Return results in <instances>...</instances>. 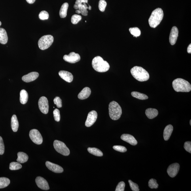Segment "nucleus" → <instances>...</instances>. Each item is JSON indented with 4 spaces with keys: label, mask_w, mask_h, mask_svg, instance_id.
Listing matches in <instances>:
<instances>
[{
    "label": "nucleus",
    "mask_w": 191,
    "mask_h": 191,
    "mask_svg": "<svg viewBox=\"0 0 191 191\" xmlns=\"http://www.w3.org/2000/svg\"><path fill=\"white\" fill-rule=\"evenodd\" d=\"M37 186L42 190H47L50 189L48 184L46 180L41 177H38L36 179Z\"/></svg>",
    "instance_id": "13"
},
{
    "label": "nucleus",
    "mask_w": 191,
    "mask_h": 191,
    "mask_svg": "<svg viewBox=\"0 0 191 191\" xmlns=\"http://www.w3.org/2000/svg\"><path fill=\"white\" fill-rule=\"evenodd\" d=\"M69 7V5L67 2H65L62 4L59 12L60 16L61 18H64L66 17Z\"/></svg>",
    "instance_id": "26"
},
{
    "label": "nucleus",
    "mask_w": 191,
    "mask_h": 191,
    "mask_svg": "<svg viewBox=\"0 0 191 191\" xmlns=\"http://www.w3.org/2000/svg\"><path fill=\"white\" fill-rule=\"evenodd\" d=\"M89 7H88V9L90 10H91V6H90V5H89Z\"/></svg>",
    "instance_id": "46"
},
{
    "label": "nucleus",
    "mask_w": 191,
    "mask_h": 191,
    "mask_svg": "<svg viewBox=\"0 0 191 191\" xmlns=\"http://www.w3.org/2000/svg\"><path fill=\"white\" fill-rule=\"evenodd\" d=\"M172 87L175 91L177 92H189L191 90L190 83L182 78H177L173 80Z\"/></svg>",
    "instance_id": "2"
},
{
    "label": "nucleus",
    "mask_w": 191,
    "mask_h": 191,
    "mask_svg": "<svg viewBox=\"0 0 191 191\" xmlns=\"http://www.w3.org/2000/svg\"><path fill=\"white\" fill-rule=\"evenodd\" d=\"M19 123L17 117L16 115H12L11 119V129L14 132H16L18 130Z\"/></svg>",
    "instance_id": "23"
},
{
    "label": "nucleus",
    "mask_w": 191,
    "mask_h": 191,
    "mask_svg": "<svg viewBox=\"0 0 191 191\" xmlns=\"http://www.w3.org/2000/svg\"><path fill=\"white\" fill-rule=\"evenodd\" d=\"M125 184L124 182H121L118 183L115 189V191H124Z\"/></svg>",
    "instance_id": "39"
},
{
    "label": "nucleus",
    "mask_w": 191,
    "mask_h": 191,
    "mask_svg": "<svg viewBox=\"0 0 191 191\" xmlns=\"http://www.w3.org/2000/svg\"><path fill=\"white\" fill-rule=\"evenodd\" d=\"M190 125H191V120H190Z\"/></svg>",
    "instance_id": "48"
},
{
    "label": "nucleus",
    "mask_w": 191,
    "mask_h": 191,
    "mask_svg": "<svg viewBox=\"0 0 191 191\" xmlns=\"http://www.w3.org/2000/svg\"><path fill=\"white\" fill-rule=\"evenodd\" d=\"M187 52L189 54L191 53V44H190L187 48Z\"/></svg>",
    "instance_id": "44"
},
{
    "label": "nucleus",
    "mask_w": 191,
    "mask_h": 191,
    "mask_svg": "<svg viewBox=\"0 0 191 191\" xmlns=\"http://www.w3.org/2000/svg\"><path fill=\"white\" fill-rule=\"evenodd\" d=\"M107 2L104 0H100L99 2V8L100 11L104 12L107 6Z\"/></svg>",
    "instance_id": "35"
},
{
    "label": "nucleus",
    "mask_w": 191,
    "mask_h": 191,
    "mask_svg": "<svg viewBox=\"0 0 191 191\" xmlns=\"http://www.w3.org/2000/svg\"><path fill=\"white\" fill-rule=\"evenodd\" d=\"M184 148L188 152L191 153V142L190 141L186 142L184 143Z\"/></svg>",
    "instance_id": "42"
},
{
    "label": "nucleus",
    "mask_w": 191,
    "mask_h": 191,
    "mask_svg": "<svg viewBox=\"0 0 191 191\" xmlns=\"http://www.w3.org/2000/svg\"><path fill=\"white\" fill-rule=\"evenodd\" d=\"M26 1L30 4H32L34 3L36 0H26Z\"/></svg>",
    "instance_id": "43"
},
{
    "label": "nucleus",
    "mask_w": 191,
    "mask_h": 191,
    "mask_svg": "<svg viewBox=\"0 0 191 191\" xmlns=\"http://www.w3.org/2000/svg\"><path fill=\"white\" fill-rule=\"evenodd\" d=\"M1 24H2V22H1V21H0V26H1Z\"/></svg>",
    "instance_id": "47"
},
{
    "label": "nucleus",
    "mask_w": 191,
    "mask_h": 191,
    "mask_svg": "<svg viewBox=\"0 0 191 191\" xmlns=\"http://www.w3.org/2000/svg\"><path fill=\"white\" fill-rule=\"evenodd\" d=\"M121 139L124 141L129 143L131 145H135L137 144V140L131 135L127 134H123L121 137Z\"/></svg>",
    "instance_id": "17"
},
{
    "label": "nucleus",
    "mask_w": 191,
    "mask_h": 191,
    "mask_svg": "<svg viewBox=\"0 0 191 191\" xmlns=\"http://www.w3.org/2000/svg\"><path fill=\"white\" fill-rule=\"evenodd\" d=\"M60 76L65 81L68 82H71L73 79V76L71 73L68 71H61L59 73Z\"/></svg>",
    "instance_id": "18"
},
{
    "label": "nucleus",
    "mask_w": 191,
    "mask_h": 191,
    "mask_svg": "<svg viewBox=\"0 0 191 191\" xmlns=\"http://www.w3.org/2000/svg\"><path fill=\"white\" fill-rule=\"evenodd\" d=\"M148 186L151 189H157L159 187V184H158L156 180L152 178L149 180Z\"/></svg>",
    "instance_id": "32"
},
{
    "label": "nucleus",
    "mask_w": 191,
    "mask_h": 191,
    "mask_svg": "<svg viewBox=\"0 0 191 191\" xmlns=\"http://www.w3.org/2000/svg\"><path fill=\"white\" fill-rule=\"evenodd\" d=\"M129 31L131 34L136 37L140 36L141 34V31L140 29L136 27L131 28L129 29Z\"/></svg>",
    "instance_id": "31"
},
{
    "label": "nucleus",
    "mask_w": 191,
    "mask_h": 191,
    "mask_svg": "<svg viewBox=\"0 0 191 191\" xmlns=\"http://www.w3.org/2000/svg\"><path fill=\"white\" fill-rule=\"evenodd\" d=\"M131 94L133 97L138 99L145 100L148 99V98L147 95L138 92H132Z\"/></svg>",
    "instance_id": "28"
},
{
    "label": "nucleus",
    "mask_w": 191,
    "mask_h": 191,
    "mask_svg": "<svg viewBox=\"0 0 191 191\" xmlns=\"http://www.w3.org/2000/svg\"><path fill=\"white\" fill-rule=\"evenodd\" d=\"M54 38L51 35H45L40 38L38 45L40 49L44 50L49 48L53 42Z\"/></svg>",
    "instance_id": "6"
},
{
    "label": "nucleus",
    "mask_w": 191,
    "mask_h": 191,
    "mask_svg": "<svg viewBox=\"0 0 191 191\" xmlns=\"http://www.w3.org/2000/svg\"><path fill=\"white\" fill-rule=\"evenodd\" d=\"M129 182L131 188L133 191H139V185L136 183L133 182L131 180H129Z\"/></svg>",
    "instance_id": "36"
},
{
    "label": "nucleus",
    "mask_w": 191,
    "mask_h": 191,
    "mask_svg": "<svg viewBox=\"0 0 191 191\" xmlns=\"http://www.w3.org/2000/svg\"><path fill=\"white\" fill-rule=\"evenodd\" d=\"M11 181L8 178L6 177L0 178V189H2L8 186Z\"/></svg>",
    "instance_id": "29"
},
{
    "label": "nucleus",
    "mask_w": 191,
    "mask_h": 191,
    "mask_svg": "<svg viewBox=\"0 0 191 191\" xmlns=\"http://www.w3.org/2000/svg\"><path fill=\"white\" fill-rule=\"evenodd\" d=\"M64 60L65 61L71 64H75L80 60V56L79 54L74 52H71L69 55H64Z\"/></svg>",
    "instance_id": "10"
},
{
    "label": "nucleus",
    "mask_w": 191,
    "mask_h": 191,
    "mask_svg": "<svg viewBox=\"0 0 191 191\" xmlns=\"http://www.w3.org/2000/svg\"><path fill=\"white\" fill-rule=\"evenodd\" d=\"M29 95L27 92L25 90H22L20 92V102L22 104H26L28 100Z\"/></svg>",
    "instance_id": "24"
},
{
    "label": "nucleus",
    "mask_w": 191,
    "mask_h": 191,
    "mask_svg": "<svg viewBox=\"0 0 191 191\" xmlns=\"http://www.w3.org/2000/svg\"><path fill=\"white\" fill-rule=\"evenodd\" d=\"M55 104L56 105L58 108H60L62 107V100L59 97H56L54 100Z\"/></svg>",
    "instance_id": "40"
},
{
    "label": "nucleus",
    "mask_w": 191,
    "mask_h": 191,
    "mask_svg": "<svg viewBox=\"0 0 191 191\" xmlns=\"http://www.w3.org/2000/svg\"><path fill=\"white\" fill-rule=\"evenodd\" d=\"M53 114L55 120L57 122H60L61 117L59 110L57 109H55L53 112Z\"/></svg>",
    "instance_id": "38"
},
{
    "label": "nucleus",
    "mask_w": 191,
    "mask_h": 191,
    "mask_svg": "<svg viewBox=\"0 0 191 191\" xmlns=\"http://www.w3.org/2000/svg\"><path fill=\"white\" fill-rule=\"evenodd\" d=\"M39 74L37 72H32L24 75L22 77V80L25 82H29L34 81L39 77Z\"/></svg>",
    "instance_id": "16"
},
{
    "label": "nucleus",
    "mask_w": 191,
    "mask_h": 191,
    "mask_svg": "<svg viewBox=\"0 0 191 191\" xmlns=\"http://www.w3.org/2000/svg\"><path fill=\"white\" fill-rule=\"evenodd\" d=\"M113 148L117 151L122 153H124L127 151V149L125 147L121 145H115Z\"/></svg>",
    "instance_id": "37"
},
{
    "label": "nucleus",
    "mask_w": 191,
    "mask_h": 191,
    "mask_svg": "<svg viewBox=\"0 0 191 191\" xmlns=\"http://www.w3.org/2000/svg\"><path fill=\"white\" fill-rule=\"evenodd\" d=\"M5 151V147L3 140L0 136V155L3 154Z\"/></svg>",
    "instance_id": "41"
},
{
    "label": "nucleus",
    "mask_w": 191,
    "mask_h": 191,
    "mask_svg": "<svg viewBox=\"0 0 191 191\" xmlns=\"http://www.w3.org/2000/svg\"><path fill=\"white\" fill-rule=\"evenodd\" d=\"M75 12H76L78 14L81 13V12H80L78 9L77 10V11H75Z\"/></svg>",
    "instance_id": "45"
},
{
    "label": "nucleus",
    "mask_w": 191,
    "mask_h": 191,
    "mask_svg": "<svg viewBox=\"0 0 191 191\" xmlns=\"http://www.w3.org/2000/svg\"><path fill=\"white\" fill-rule=\"evenodd\" d=\"M164 17V12L161 8H157L153 11L149 19V24L150 27L155 28L161 22Z\"/></svg>",
    "instance_id": "4"
},
{
    "label": "nucleus",
    "mask_w": 191,
    "mask_h": 191,
    "mask_svg": "<svg viewBox=\"0 0 191 191\" xmlns=\"http://www.w3.org/2000/svg\"><path fill=\"white\" fill-rule=\"evenodd\" d=\"M92 64L95 71L99 72H107L110 68V65L108 62L104 61L102 58L100 56L96 57L93 59Z\"/></svg>",
    "instance_id": "1"
},
{
    "label": "nucleus",
    "mask_w": 191,
    "mask_h": 191,
    "mask_svg": "<svg viewBox=\"0 0 191 191\" xmlns=\"http://www.w3.org/2000/svg\"><path fill=\"white\" fill-rule=\"evenodd\" d=\"M54 147L57 152L64 156H68L70 154V150L64 142L58 140H55Z\"/></svg>",
    "instance_id": "7"
},
{
    "label": "nucleus",
    "mask_w": 191,
    "mask_h": 191,
    "mask_svg": "<svg viewBox=\"0 0 191 191\" xmlns=\"http://www.w3.org/2000/svg\"><path fill=\"white\" fill-rule=\"evenodd\" d=\"M39 109L42 113L47 114L49 112V105L48 100L46 97L42 96L39 100Z\"/></svg>",
    "instance_id": "9"
},
{
    "label": "nucleus",
    "mask_w": 191,
    "mask_h": 191,
    "mask_svg": "<svg viewBox=\"0 0 191 191\" xmlns=\"http://www.w3.org/2000/svg\"><path fill=\"white\" fill-rule=\"evenodd\" d=\"M18 158L16 160L17 162L20 163H24L26 162L29 159V157L26 153L19 152L17 153Z\"/></svg>",
    "instance_id": "25"
},
{
    "label": "nucleus",
    "mask_w": 191,
    "mask_h": 191,
    "mask_svg": "<svg viewBox=\"0 0 191 191\" xmlns=\"http://www.w3.org/2000/svg\"><path fill=\"white\" fill-rule=\"evenodd\" d=\"M178 36V30L176 27H172L170 35L169 41L171 45H174L176 42Z\"/></svg>",
    "instance_id": "15"
},
{
    "label": "nucleus",
    "mask_w": 191,
    "mask_h": 191,
    "mask_svg": "<svg viewBox=\"0 0 191 191\" xmlns=\"http://www.w3.org/2000/svg\"><path fill=\"white\" fill-rule=\"evenodd\" d=\"M29 135L32 142L35 144H41L43 142V139L41 134L37 130L34 129L30 131Z\"/></svg>",
    "instance_id": "8"
},
{
    "label": "nucleus",
    "mask_w": 191,
    "mask_h": 191,
    "mask_svg": "<svg viewBox=\"0 0 191 191\" xmlns=\"http://www.w3.org/2000/svg\"><path fill=\"white\" fill-rule=\"evenodd\" d=\"M131 73L135 79L139 82L147 81L149 78V75L142 67L135 66L131 70Z\"/></svg>",
    "instance_id": "3"
},
{
    "label": "nucleus",
    "mask_w": 191,
    "mask_h": 191,
    "mask_svg": "<svg viewBox=\"0 0 191 191\" xmlns=\"http://www.w3.org/2000/svg\"><path fill=\"white\" fill-rule=\"evenodd\" d=\"M88 152L92 155L97 157H102L103 155L102 152L99 149L96 148H88Z\"/></svg>",
    "instance_id": "27"
},
{
    "label": "nucleus",
    "mask_w": 191,
    "mask_h": 191,
    "mask_svg": "<svg viewBox=\"0 0 191 191\" xmlns=\"http://www.w3.org/2000/svg\"><path fill=\"white\" fill-rule=\"evenodd\" d=\"M39 17L40 19L42 20H47L49 18V14L47 11H42L40 12L39 15Z\"/></svg>",
    "instance_id": "34"
},
{
    "label": "nucleus",
    "mask_w": 191,
    "mask_h": 191,
    "mask_svg": "<svg viewBox=\"0 0 191 191\" xmlns=\"http://www.w3.org/2000/svg\"><path fill=\"white\" fill-rule=\"evenodd\" d=\"M46 165L48 169L53 172L56 173H61L64 171V169L59 165L47 161Z\"/></svg>",
    "instance_id": "14"
},
{
    "label": "nucleus",
    "mask_w": 191,
    "mask_h": 191,
    "mask_svg": "<svg viewBox=\"0 0 191 191\" xmlns=\"http://www.w3.org/2000/svg\"><path fill=\"white\" fill-rule=\"evenodd\" d=\"M8 37L6 30L0 28V43L6 44L8 41Z\"/></svg>",
    "instance_id": "21"
},
{
    "label": "nucleus",
    "mask_w": 191,
    "mask_h": 191,
    "mask_svg": "<svg viewBox=\"0 0 191 191\" xmlns=\"http://www.w3.org/2000/svg\"><path fill=\"white\" fill-rule=\"evenodd\" d=\"M82 17L80 15L75 14L73 15L71 18V22L73 24H77L81 20Z\"/></svg>",
    "instance_id": "33"
},
{
    "label": "nucleus",
    "mask_w": 191,
    "mask_h": 191,
    "mask_svg": "<svg viewBox=\"0 0 191 191\" xmlns=\"http://www.w3.org/2000/svg\"><path fill=\"white\" fill-rule=\"evenodd\" d=\"M97 113L95 110H92L88 114L85 125L87 127H90L93 125L97 119Z\"/></svg>",
    "instance_id": "11"
},
{
    "label": "nucleus",
    "mask_w": 191,
    "mask_h": 191,
    "mask_svg": "<svg viewBox=\"0 0 191 191\" xmlns=\"http://www.w3.org/2000/svg\"><path fill=\"white\" fill-rule=\"evenodd\" d=\"M180 168V165L178 163H174L171 165L167 168L168 174L171 177H175L179 172Z\"/></svg>",
    "instance_id": "12"
},
{
    "label": "nucleus",
    "mask_w": 191,
    "mask_h": 191,
    "mask_svg": "<svg viewBox=\"0 0 191 191\" xmlns=\"http://www.w3.org/2000/svg\"><path fill=\"white\" fill-rule=\"evenodd\" d=\"M109 111L110 118L114 120L119 119L122 113L121 107L117 102L114 101L110 103Z\"/></svg>",
    "instance_id": "5"
},
{
    "label": "nucleus",
    "mask_w": 191,
    "mask_h": 191,
    "mask_svg": "<svg viewBox=\"0 0 191 191\" xmlns=\"http://www.w3.org/2000/svg\"><path fill=\"white\" fill-rule=\"evenodd\" d=\"M22 167V165L18 162H13L10 164L9 169L11 170H18Z\"/></svg>",
    "instance_id": "30"
},
{
    "label": "nucleus",
    "mask_w": 191,
    "mask_h": 191,
    "mask_svg": "<svg viewBox=\"0 0 191 191\" xmlns=\"http://www.w3.org/2000/svg\"><path fill=\"white\" fill-rule=\"evenodd\" d=\"M91 94V90L88 87H85L78 95V98L80 100H85L88 98Z\"/></svg>",
    "instance_id": "19"
},
{
    "label": "nucleus",
    "mask_w": 191,
    "mask_h": 191,
    "mask_svg": "<svg viewBox=\"0 0 191 191\" xmlns=\"http://www.w3.org/2000/svg\"><path fill=\"white\" fill-rule=\"evenodd\" d=\"M145 114L148 118L153 119L158 116V112L156 109L149 108L145 110Z\"/></svg>",
    "instance_id": "22"
},
{
    "label": "nucleus",
    "mask_w": 191,
    "mask_h": 191,
    "mask_svg": "<svg viewBox=\"0 0 191 191\" xmlns=\"http://www.w3.org/2000/svg\"><path fill=\"white\" fill-rule=\"evenodd\" d=\"M173 127L171 125H168L165 127L164 131V138L166 141L170 139L173 131Z\"/></svg>",
    "instance_id": "20"
}]
</instances>
